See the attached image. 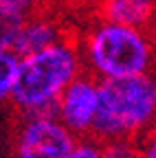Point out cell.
<instances>
[{
    "mask_svg": "<svg viewBox=\"0 0 156 158\" xmlns=\"http://www.w3.org/2000/svg\"><path fill=\"white\" fill-rule=\"evenodd\" d=\"M82 73L84 59L79 46L62 40L60 44L20 59L11 99L24 118H57V99Z\"/></svg>",
    "mask_w": 156,
    "mask_h": 158,
    "instance_id": "1",
    "label": "cell"
},
{
    "mask_svg": "<svg viewBox=\"0 0 156 158\" xmlns=\"http://www.w3.org/2000/svg\"><path fill=\"white\" fill-rule=\"evenodd\" d=\"M156 125V75L99 81L97 114L92 121L95 141L134 138Z\"/></svg>",
    "mask_w": 156,
    "mask_h": 158,
    "instance_id": "2",
    "label": "cell"
},
{
    "mask_svg": "<svg viewBox=\"0 0 156 158\" xmlns=\"http://www.w3.org/2000/svg\"><path fill=\"white\" fill-rule=\"evenodd\" d=\"M82 59H86L88 73L99 81L125 79L152 70L154 46L143 31L99 22L86 37Z\"/></svg>",
    "mask_w": 156,
    "mask_h": 158,
    "instance_id": "3",
    "label": "cell"
},
{
    "mask_svg": "<svg viewBox=\"0 0 156 158\" xmlns=\"http://www.w3.org/2000/svg\"><path fill=\"white\" fill-rule=\"evenodd\" d=\"M77 143L57 118H27L18 134V158H68Z\"/></svg>",
    "mask_w": 156,
    "mask_h": 158,
    "instance_id": "4",
    "label": "cell"
},
{
    "mask_svg": "<svg viewBox=\"0 0 156 158\" xmlns=\"http://www.w3.org/2000/svg\"><path fill=\"white\" fill-rule=\"evenodd\" d=\"M97 92H99V79H95L90 73H82L57 99V121L73 136L88 134L92 130L97 114Z\"/></svg>",
    "mask_w": 156,
    "mask_h": 158,
    "instance_id": "5",
    "label": "cell"
},
{
    "mask_svg": "<svg viewBox=\"0 0 156 158\" xmlns=\"http://www.w3.org/2000/svg\"><path fill=\"white\" fill-rule=\"evenodd\" d=\"M62 40H66L64 31L55 20L42 18V15H29L24 20L20 33H18L11 51L22 59L27 55L40 53V51H44V48H48L53 44H60Z\"/></svg>",
    "mask_w": 156,
    "mask_h": 158,
    "instance_id": "6",
    "label": "cell"
},
{
    "mask_svg": "<svg viewBox=\"0 0 156 158\" xmlns=\"http://www.w3.org/2000/svg\"><path fill=\"white\" fill-rule=\"evenodd\" d=\"M156 5L147 0H108L101 5V22L141 31L154 15Z\"/></svg>",
    "mask_w": 156,
    "mask_h": 158,
    "instance_id": "7",
    "label": "cell"
},
{
    "mask_svg": "<svg viewBox=\"0 0 156 158\" xmlns=\"http://www.w3.org/2000/svg\"><path fill=\"white\" fill-rule=\"evenodd\" d=\"M31 9L33 5L27 0H0V51L13 46Z\"/></svg>",
    "mask_w": 156,
    "mask_h": 158,
    "instance_id": "8",
    "label": "cell"
},
{
    "mask_svg": "<svg viewBox=\"0 0 156 158\" xmlns=\"http://www.w3.org/2000/svg\"><path fill=\"white\" fill-rule=\"evenodd\" d=\"M18 66H20V57L11 48L0 51V99L11 97L15 77H18Z\"/></svg>",
    "mask_w": 156,
    "mask_h": 158,
    "instance_id": "9",
    "label": "cell"
},
{
    "mask_svg": "<svg viewBox=\"0 0 156 158\" xmlns=\"http://www.w3.org/2000/svg\"><path fill=\"white\" fill-rule=\"evenodd\" d=\"M101 158H141V147L134 138H116L101 143Z\"/></svg>",
    "mask_w": 156,
    "mask_h": 158,
    "instance_id": "10",
    "label": "cell"
},
{
    "mask_svg": "<svg viewBox=\"0 0 156 158\" xmlns=\"http://www.w3.org/2000/svg\"><path fill=\"white\" fill-rule=\"evenodd\" d=\"M68 158H101V143L99 141H77Z\"/></svg>",
    "mask_w": 156,
    "mask_h": 158,
    "instance_id": "11",
    "label": "cell"
},
{
    "mask_svg": "<svg viewBox=\"0 0 156 158\" xmlns=\"http://www.w3.org/2000/svg\"><path fill=\"white\" fill-rule=\"evenodd\" d=\"M141 158H156V125L150 130L147 141L141 147Z\"/></svg>",
    "mask_w": 156,
    "mask_h": 158,
    "instance_id": "12",
    "label": "cell"
}]
</instances>
